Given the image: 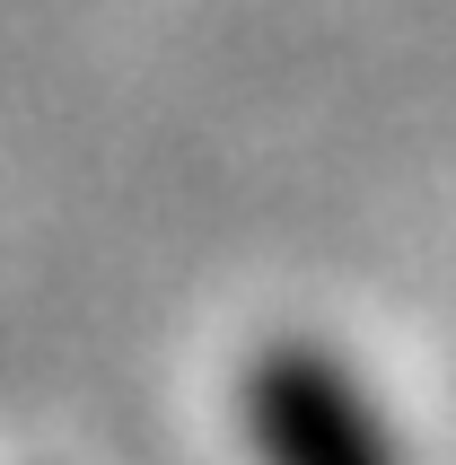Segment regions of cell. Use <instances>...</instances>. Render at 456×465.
Masks as SVG:
<instances>
[{
	"label": "cell",
	"instance_id": "cell-1",
	"mask_svg": "<svg viewBox=\"0 0 456 465\" xmlns=\"http://www.w3.org/2000/svg\"><path fill=\"white\" fill-rule=\"evenodd\" d=\"M237 440L254 465H412L404 421L325 334H263L237 369Z\"/></svg>",
	"mask_w": 456,
	"mask_h": 465
}]
</instances>
